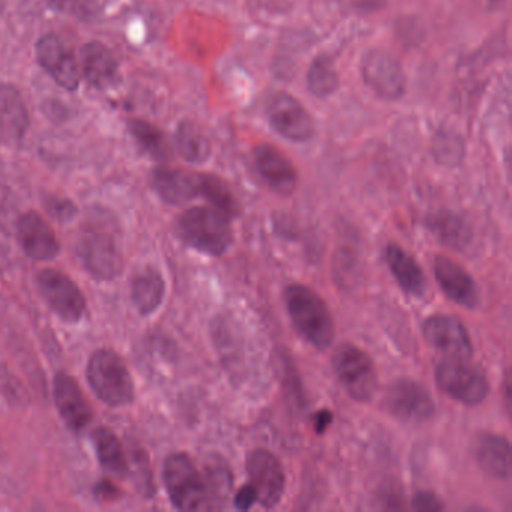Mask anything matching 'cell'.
Listing matches in <instances>:
<instances>
[{"label": "cell", "mask_w": 512, "mask_h": 512, "mask_svg": "<svg viewBox=\"0 0 512 512\" xmlns=\"http://www.w3.org/2000/svg\"><path fill=\"white\" fill-rule=\"evenodd\" d=\"M284 299L296 332L311 346L328 349L334 341V320L323 299L302 284L287 287Z\"/></svg>", "instance_id": "6da1fadb"}, {"label": "cell", "mask_w": 512, "mask_h": 512, "mask_svg": "<svg viewBox=\"0 0 512 512\" xmlns=\"http://www.w3.org/2000/svg\"><path fill=\"white\" fill-rule=\"evenodd\" d=\"M178 232L185 244L208 256H223L233 244L229 217L208 206H197L184 212L179 218Z\"/></svg>", "instance_id": "7a4b0ae2"}, {"label": "cell", "mask_w": 512, "mask_h": 512, "mask_svg": "<svg viewBox=\"0 0 512 512\" xmlns=\"http://www.w3.org/2000/svg\"><path fill=\"white\" fill-rule=\"evenodd\" d=\"M77 253L85 268L100 280L109 281L122 271V253L112 227L103 218L83 227L77 242Z\"/></svg>", "instance_id": "3957f363"}, {"label": "cell", "mask_w": 512, "mask_h": 512, "mask_svg": "<svg viewBox=\"0 0 512 512\" xmlns=\"http://www.w3.org/2000/svg\"><path fill=\"white\" fill-rule=\"evenodd\" d=\"M88 382L97 397L113 407L134 400V382L127 365L112 350L101 349L89 359Z\"/></svg>", "instance_id": "277c9868"}, {"label": "cell", "mask_w": 512, "mask_h": 512, "mask_svg": "<svg viewBox=\"0 0 512 512\" xmlns=\"http://www.w3.org/2000/svg\"><path fill=\"white\" fill-rule=\"evenodd\" d=\"M163 479L175 508L181 511H202L209 508L206 482L188 455L173 454L167 457Z\"/></svg>", "instance_id": "5b68a950"}, {"label": "cell", "mask_w": 512, "mask_h": 512, "mask_svg": "<svg viewBox=\"0 0 512 512\" xmlns=\"http://www.w3.org/2000/svg\"><path fill=\"white\" fill-rule=\"evenodd\" d=\"M437 386L452 400L467 406L482 403L488 395V380L484 371L469 358L446 356L436 368Z\"/></svg>", "instance_id": "8992f818"}, {"label": "cell", "mask_w": 512, "mask_h": 512, "mask_svg": "<svg viewBox=\"0 0 512 512\" xmlns=\"http://www.w3.org/2000/svg\"><path fill=\"white\" fill-rule=\"evenodd\" d=\"M334 371L338 382L353 400L368 401L376 394L377 373L367 353L352 344H344L335 352Z\"/></svg>", "instance_id": "52a82bcc"}, {"label": "cell", "mask_w": 512, "mask_h": 512, "mask_svg": "<svg viewBox=\"0 0 512 512\" xmlns=\"http://www.w3.org/2000/svg\"><path fill=\"white\" fill-rule=\"evenodd\" d=\"M269 124L284 139L307 142L314 136L316 125L304 106L287 92H277L266 104Z\"/></svg>", "instance_id": "ba28073f"}, {"label": "cell", "mask_w": 512, "mask_h": 512, "mask_svg": "<svg viewBox=\"0 0 512 512\" xmlns=\"http://www.w3.org/2000/svg\"><path fill=\"white\" fill-rule=\"evenodd\" d=\"M37 286L44 301L65 322H79L85 316V296L67 275L46 269L38 274Z\"/></svg>", "instance_id": "9c48e42d"}, {"label": "cell", "mask_w": 512, "mask_h": 512, "mask_svg": "<svg viewBox=\"0 0 512 512\" xmlns=\"http://www.w3.org/2000/svg\"><path fill=\"white\" fill-rule=\"evenodd\" d=\"M365 85L386 101H397L406 92V76L400 62L385 50H370L362 59Z\"/></svg>", "instance_id": "30bf717a"}, {"label": "cell", "mask_w": 512, "mask_h": 512, "mask_svg": "<svg viewBox=\"0 0 512 512\" xmlns=\"http://www.w3.org/2000/svg\"><path fill=\"white\" fill-rule=\"evenodd\" d=\"M250 485L257 494V502L266 509L280 503L286 487V476L280 460L266 449H256L247 457Z\"/></svg>", "instance_id": "8fae6325"}, {"label": "cell", "mask_w": 512, "mask_h": 512, "mask_svg": "<svg viewBox=\"0 0 512 512\" xmlns=\"http://www.w3.org/2000/svg\"><path fill=\"white\" fill-rule=\"evenodd\" d=\"M386 407L394 418L406 424H422L434 416L433 397L415 380L401 379L389 388Z\"/></svg>", "instance_id": "7c38bea8"}, {"label": "cell", "mask_w": 512, "mask_h": 512, "mask_svg": "<svg viewBox=\"0 0 512 512\" xmlns=\"http://www.w3.org/2000/svg\"><path fill=\"white\" fill-rule=\"evenodd\" d=\"M422 334L431 347L445 356L470 358L472 355L469 332L457 317L445 316V314L428 317L422 325Z\"/></svg>", "instance_id": "4fadbf2b"}, {"label": "cell", "mask_w": 512, "mask_h": 512, "mask_svg": "<svg viewBox=\"0 0 512 512\" xmlns=\"http://www.w3.org/2000/svg\"><path fill=\"white\" fill-rule=\"evenodd\" d=\"M38 64L43 70L67 91H76L79 88L80 73L76 58L70 47L56 37L46 35L37 44Z\"/></svg>", "instance_id": "5bb4252c"}, {"label": "cell", "mask_w": 512, "mask_h": 512, "mask_svg": "<svg viewBox=\"0 0 512 512\" xmlns=\"http://www.w3.org/2000/svg\"><path fill=\"white\" fill-rule=\"evenodd\" d=\"M434 277L446 296L460 307L473 310L478 307L479 293L469 272L445 256L434 260Z\"/></svg>", "instance_id": "9a60e30c"}, {"label": "cell", "mask_w": 512, "mask_h": 512, "mask_svg": "<svg viewBox=\"0 0 512 512\" xmlns=\"http://www.w3.org/2000/svg\"><path fill=\"white\" fill-rule=\"evenodd\" d=\"M254 164L263 181L281 196H289L298 185V173L292 161L272 145H259L254 149Z\"/></svg>", "instance_id": "2e32d148"}, {"label": "cell", "mask_w": 512, "mask_h": 512, "mask_svg": "<svg viewBox=\"0 0 512 512\" xmlns=\"http://www.w3.org/2000/svg\"><path fill=\"white\" fill-rule=\"evenodd\" d=\"M20 244L29 257L41 262L53 260L59 254V241L52 227L37 212H28L19 221Z\"/></svg>", "instance_id": "e0dca14e"}, {"label": "cell", "mask_w": 512, "mask_h": 512, "mask_svg": "<svg viewBox=\"0 0 512 512\" xmlns=\"http://www.w3.org/2000/svg\"><path fill=\"white\" fill-rule=\"evenodd\" d=\"M55 401L62 419L71 430L79 433L91 424V407L83 397L79 383L68 374L59 373L55 377Z\"/></svg>", "instance_id": "ac0fdd59"}, {"label": "cell", "mask_w": 512, "mask_h": 512, "mask_svg": "<svg viewBox=\"0 0 512 512\" xmlns=\"http://www.w3.org/2000/svg\"><path fill=\"white\" fill-rule=\"evenodd\" d=\"M152 185L170 205H184L199 196V176L178 169L158 167L152 173Z\"/></svg>", "instance_id": "d6986e66"}, {"label": "cell", "mask_w": 512, "mask_h": 512, "mask_svg": "<svg viewBox=\"0 0 512 512\" xmlns=\"http://www.w3.org/2000/svg\"><path fill=\"white\" fill-rule=\"evenodd\" d=\"M476 461L485 473L497 479H508L511 475V445L506 437L484 433L476 439Z\"/></svg>", "instance_id": "ffe728a7"}, {"label": "cell", "mask_w": 512, "mask_h": 512, "mask_svg": "<svg viewBox=\"0 0 512 512\" xmlns=\"http://www.w3.org/2000/svg\"><path fill=\"white\" fill-rule=\"evenodd\" d=\"M29 115L22 95L13 86H0V140L16 142L28 130Z\"/></svg>", "instance_id": "44dd1931"}, {"label": "cell", "mask_w": 512, "mask_h": 512, "mask_svg": "<svg viewBox=\"0 0 512 512\" xmlns=\"http://www.w3.org/2000/svg\"><path fill=\"white\" fill-rule=\"evenodd\" d=\"M386 263H388L395 281L400 284L401 289L407 295L415 296V298H422L425 295L427 280H425L424 271L403 248L395 244L388 245Z\"/></svg>", "instance_id": "7402d4cb"}, {"label": "cell", "mask_w": 512, "mask_h": 512, "mask_svg": "<svg viewBox=\"0 0 512 512\" xmlns=\"http://www.w3.org/2000/svg\"><path fill=\"white\" fill-rule=\"evenodd\" d=\"M80 58H82L83 76L89 85L98 89L110 86L118 73V61L109 47L97 41L86 44L83 46Z\"/></svg>", "instance_id": "603a6c76"}, {"label": "cell", "mask_w": 512, "mask_h": 512, "mask_svg": "<svg viewBox=\"0 0 512 512\" xmlns=\"http://www.w3.org/2000/svg\"><path fill=\"white\" fill-rule=\"evenodd\" d=\"M164 295H166V283L160 272L155 269L146 268L134 278L131 296H133L134 305L143 316L155 313L163 304Z\"/></svg>", "instance_id": "cb8c5ba5"}, {"label": "cell", "mask_w": 512, "mask_h": 512, "mask_svg": "<svg viewBox=\"0 0 512 512\" xmlns=\"http://www.w3.org/2000/svg\"><path fill=\"white\" fill-rule=\"evenodd\" d=\"M179 154L191 164H203L211 157V142L193 122H182L175 134Z\"/></svg>", "instance_id": "d4e9b609"}, {"label": "cell", "mask_w": 512, "mask_h": 512, "mask_svg": "<svg viewBox=\"0 0 512 512\" xmlns=\"http://www.w3.org/2000/svg\"><path fill=\"white\" fill-rule=\"evenodd\" d=\"M92 439L97 449L98 460L103 464L104 469L113 475L124 476L128 472V464L116 434L107 428H98L92 434Z\"/></svg>", "instance_id": "484cf974"}, {"label": "cell", "mask_w": 512, "mask_h": 512, "mask_svg": "<svg viewBox=\"0 0 512 512\" xmlns=\"http://www.w3.org/2000/svg\"><path fill=\"white\" fill-rule=\"evenodd\" d=\"M307 85L308 91L317 98H328L337 92L340 77L331 58L319 56L314 59L308 70Z\"/></svg>", "instance_id": "4316f807"}, {"label": "cell", "mask_w": 512, "mask_h": 512, "mask_svg": "<svg viewBox=\"0 0 512 512\" xmlns=\"http://www.w3.org/2000/svg\"><path fill=\"white\" fill-rule=\"evenodd\" d=\"M199 196L205 197L214 205V208L229 218L238 214V205L232 191L229 190L226 182L221 181L217 176L199 175Z\"/></svg>", "instance_id": "83f0119b"}, {"label": "cell", "mask_w": 512, "mask_h": 512, "mask_svg": "<svg viewBox=\"0 0 512 512\" xmlns=\"http://www.w3.org/2000/svg\"><path fill=\"white\" fill-rule=\"evenodd\" d=\"M130 131L140 148L151 155L154 160H167L170 157V146L164 134L149 122L131 121Z\"/></svg>", "instance_id": "f1b7e54d"}, {"label": "cell", "mask_w": 512, "mask_h": 512, "mask_svg": "<svg viewBox=\"0 0 512 512\" xmlns=\"http://www.w3.org/2000/svg\"><path fill=\"white\" fill-rule=\"evenodd\" d=\"M431 229L436 233L437 238L449 247L463 248L470 239L469 227L464 224L457 215L449 212H440L433 221Z\"/></svg>", "instance_id": "f546056e"}, {"label": "cell", "mask_w": 512, "mask_h": 512, "mask_svg": "<svg viewBox=\"0 0 512 512\" xmlns=\"http://www.w3.org/2000/svg\"><path fill=\"white\" fill-rule=\"evenodd\" d=\"M46 206L50 214L58 218L59 221H68L76 214V206L68 202V200L53 199V197H50V199L46 200Z\"/></svg>", "instance_id": "4dcf8cb0"}, {"label": "cell", "mask_w": 512, "mask_h": 512, "mask_svg": "<svg viewBox=\"0 0 512 512\" xmlns=\"http://www.w3.org/2000/svg\"><path fill=\"white\" fill-rule=\"evenodd\" d=\"M413 506L418 511L425 512H437L443 509L442 500L430 491H421V493L416 494L415 499H413Z\"/></svg>", "instance_id": "1f68e13d"}, {"label": "cell", "mask_w": 512, "mask_h": 512, "mask_svg": "<svg viewBox=\"0 0 512 512\" xmlns=\"http://www.w3.org/2000/svg\"><path fill=\"white\" fill-rule=\"evenodd\" d=\"M257 502V494L250 484L242 485L235 496V506L239 511H248Z\"/></svg>", "instance_id": "d6a6232c"}, {"label": "cell", "mask_w": 512, "mask_h": 512, "mask_svg": "<svg viewBox=\"0 0 512 512\" xmlns=\"http://www.w3.org/2000/svg\"><path fill=\"white\" fill-rule=\"evenodd\" d=\"M452 143H455L454 137H445L443 134L442 136H439V145H437V149H439V157L442 158V160H460L461 155H463V151H461V149H451Z\"/></svg>", "instance_id": "836d02e7"}, {"label": "cell", "mask_w": 512, "mask_h": 512, "mask_svg": "<svg viewBox=\"0 0 512 512\" xmlns=\"http://www.w3.org/2000/svg\"><path fill=\"white\" fill-rule=\"evenodd\" d=\"M46 2L52 10L58 11V13L71 11L77 4V0H46Z\"/></svg>", "instance_id": "e575fe53"}, {"label": "cell", "mask_w": 512, "mask_h": 512, "mask_svg": "<svg viewBox=\"0 0 512 512\" xmlns=\"http://www.w3.org/2000/svg\"><path fill=\"white\" fill-rule=\"evenodd\" d=\"M332 422V415L328 412V410H323V412L317 413L316 415V428L317 431H323L329 424Z\"/></svg>", "instance_id": "d590c367"}, {"label": "cell", "mask_w": 512, "mask_h": 512, "mask_svg": "<svg viewBox=\"0 0 512 512\" xmlns=\"http://www.w3.org/2000/svg\"><path fill=\"white\" fill-rule=\"evenodd\" d=\"M476 2H478V4L481 5L484 10L493 11L502 7L506 0H476Z\"/></svg>", "instance_id": "8d00e7d4"}]
</instances>
